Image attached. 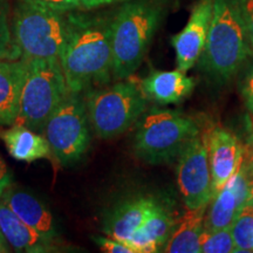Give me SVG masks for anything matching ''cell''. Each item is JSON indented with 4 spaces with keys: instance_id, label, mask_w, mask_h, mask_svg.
<instances>
[{
    "instance_id": "7",
    "label": "cell",
    "mask_w": 253,
    "mask_h": 253,
    "mask_svg": "<svg viewBox=\"0 0 253 253\" xmlns=\"http://www.w3.org/2000/svg\"><path fill=\"white\" fill-rule=\"evenodd\" d=\"M86 109L95 135L110 140L128 130L147 108V97L140 87L121 81L106 89L88 90Z\"/></svg>"
},
{
    "instance_id": "1",
    "label": "cell",
    "mask_w": 253,
    "mask_h": 253,
    "mask_svg": "<svg viewBox=\"0 0 253 253\" xmlns=\"http://www.w3.org/2000/svg\"><path fill=\"white\" fill-rule=\"evenodd\" d=\"M59 61L72 93L107 84L113 74L110 23L71 13V30Z\"/></svg>"
},
{
    "instance_id": "6",
    "label": "cell",
    "mask_w": 253,
    "mask_h": 253,
    "mask_svg": "<svg viewBox=\"0 0 253 253\" xmlns=\"http://www.w3.org/2000/svg\"><path fill=\"white\" fill-rule=\"evenodd\" d=\"M26 60L27 73L15 123L40 132L50 114L71 90L59 60Z\"/></svg>"
},
{
    "instance_id": "21",
    "label": "cell",
    "mask_w": 253,
    "mask_h": 253,
    "mask_svg": "<svg viewBox=\"0 0 253 253\" xmlns=\"http://www.w3.org/2000/svg\"><path fill=\"white\" fill-rule=\"evenodd\" d=\"M235 252H253V205L246 204L231 225Z\"/></svg>"
},
{
    "instance_id": "20",
    "label": "cell",
    "mask_w": 253,
    "mask_h": 253,
    "mask_svg": "<svg viewBox=\"0 0 253 253\" xmlns=\"http://www.w3.org/2000/svg\"><path fill=\"white\" fill-rule=\"evenodd\" d=\"M207 207L189 209L188 212L177 220L171 236L162 252L167 253H201V236L204 231Z\"/></svg>"
},
{
    "instance_id": "8",
    "label": "cell",
    "mask_w": 253,
    "mask_h": 253,
    "mask_svg": "<svg viewBox=\"0 0 253 253\" xmlns=\"http://www.w3.org/2000/svg\"><path fill=\"white\" fill-rule=\"evenodd\" d=\"M89 126L86 101L81 94L71 91L42 128L52 155L62 166L75 164L87 153L90 144Z\"/></svg>"
},
{
    "instance_id": "22",
    "label": "cell",
    "mask_w": 253,
    "mask_h": 253,
    "mask_svg": "<svg viewBox=\"0 0 253 253\" xmlns=\"http://www.w3.org/2000/svg\"><path fill=\"white\" fill-rule=\"evenodd\" d=\"M21 54L15 45L8 23V5L0 0V61L20 59Z\"/></svg>"
},
{
    "instance_id": "11",
    "label": "cell",
    "mask_w": 253,
    "mask_h": 253,
    "mask_svg": "<svg viewBox=\"0 0 253 253\" xmlns=\"http://www.w3.org/2000/svg\"><path fill=\"white\" fill-rule=\"evenodd\" d=\"M212 6L213 0H199L184 28L171 38L179 71L188 72L201 59L212 17Z\"/></svg>"
},
{
    "instance_id": "13",
    "label": "cell",
    "mask_w": 253,
    "mask_h": 253,
    "mask_svg": "<svg viewBox=\"0 0 253 253\" xmlns=\"http://www.w3.org/2000/svg\"><path fill=\"white\" fill-rule=\"evenodd\" d=\"M166 208L160 199L151 196H136L113 209L104 219L102 231L108 237L128 243L129 238L153 214Z\"/></svg>"
},
{
    "instance_id": "15",
    "label": "cell",
    "mask_w": 253,
    "mask_h": 253,
    "mask_svg": "<svg viewBox=\"0 0 253 253\" xmlns=\"http://www.w3.org/2000/svg\"><path fill=\"white\" fill-rule=\"evenodd\" d=\"M194 88V79L179 69L153 72L142 81L141 86L147 100L158 104L181 102L192 93Z\"/></svg>"
},
{
    "instance_id": "29",
    "label": "cell",
    "mask_w": 253,
    "mask_h": 253,
    "mask_svg": "<svg viewBox=\"0 0 253 253\" xmlns=\"http://www.w3.org/2000/svg\"><path fill=\"white\" fill-rule=\"evenodd\" d=\"M12 183V176L9 173V170L6 163L4 162L1 156H0V197L4 194L6 189L11 185Z\"/></svg>"
},
{
    "instance_id": "3",
    "label": "cell",
    "mask_w": 253,
    "mask_h": 253,
    "mask_svg": "<svg viewBox=\"0 0 253 253\" xmlns=\"http://www.w3.org/2000/svg\"><path fill=\"white\" fill-rule=\"evenodd\" d=\"M161 8L150 0H129L110 21L113 75L129 78L143 61L160 24Z\"/></svg>"
},
{
    "instance_id": "31",
    "label": "cell",
    "mask_w": 253,
    "mask_h": 253,
    "mask_svg": "<svg viewBox=\"0 0 253 253\" xmlns=\"http://www.w3.org/2000/svg\"><path fill=\"white\" fill-rule=\"evenodd\" d=\"M248 204L253 205V176H250V190H249Z\"/></svg>"
},
{
    "instance_id": "14",
    "label": "cell",
    "mask_w": 253,
    "mask_h": 253,
    "mask_svg": "<svg viewBox=\"0 0 253 253\" xmlns=\"http://www.w3.org/2000/svg\"><path fill=\"white\" fill-rule=\"evenodd\" d=\"M0 199L41 237L49 242H55L59 232L54 218L48 208L39 198L31 192H27L26 190L12 188L9 185Z\"/></svg>"
},
{
    "instance_id": "16",
    "label": "cell",
    "mask_w": 253,
    "mask_h": 253,
    "mask_svg": "<svg viewBox=\"0 0 253 253\" xmlns=\"http://www.w3.org/2000/svg\"><path fill=\"white\" fill-rule=\"evenodd\" d=\"M26 73V59L0 61V126L15 123Z\"/></svg>"
},
{
    "instance_id": "18",
    "label": "cell",
    "mask_w": 253,
    "mask_h": 253,
    "mask_svg": "<svg viewBox=\"0 0 253 253\" xmlns=\"http://www.w3.org/2000/svg\"><path fill=\"white\" fill-rule=\"evenodd\" d=\"M0 138L4 141L8 154L17 161L31 163L52 155L45 136L25 126L14 125L0 132Z\"/></svg>"
},
{
    "instance_id": "32",
    "label": "cell",
    "mask_w": 253,
    "mask_h": 253,
    "mask_svg": "<svg viewBox=\"0 0 253 253\" xmlns=\"http://www.w3.org/2000/svg\"><path fill=\"white\" fill-rule=\"evenodd\" d=\"M7 252H9L8 246H5L4 244L0 243V253H7Z\"/></svg>"
},
{
    "instance_id": "5",
    "label": "cell",
    "mask_w": 253,
    "mask_h": 253,
    "mask_svg": "<svg viewBox=\"0 0 253 253\" xmlns=\"http://www.w3.org/2000/svg\"><path fill=\"white\" fill-rule=\"evenodd\" d=\"M198 134L199 126L194 119L176 110L153 109L138 123L134 151L138 158L154 166L170 163Z\"/></svg>"
},
{
    "instance_id": "24",
    "label": "cell",
    "mask_w": 253,
    "mask_h": 253,
    "mask_svg": "<svg viewBox=\"0 0 253 253\" xmlns=\"http://www.w3.org/2000/svg\"><path fill=\"white\" fill-rule=\"evenodd\" d=\"M94 243L103 252L108 253H138L137 249L131 246L128 243L122 242V240L112 238V237H102V236H93L91 237Z\"/></svg>"
},
{
    "instance_id": "27",
    "label": "cell",
    "mask_w": 253,
    "mask_h": 253,
    "mask_svg": "<svg viewBox=\"0 0 253 253\" xmlns=\"http://www.w3.org/2000/svg\"><path fill=\"white\" fill-rule=\"evenodd\" d=\"M243 97H244L245 104L250 112L253 114V63L246 71L244 78H243L242 84H240Z\"/></svg>"
},
{
    "instance_id": "33",
    "label": "cell",
    "mask_w": 253,
    "mask_h": 253,
    "mask_svg": "<svg viewBox=\"0 0 253 253\" xmlns=\"http://www.w3.org/2000/svg\"><path fill=\"white\" fill-rule=\"evenodd\" d=\"M0 243H1V244H4L5 246H8V248H9V245L7 244V242H6V239L4 238V236H2L1 230H0Z\"/></svg>"
},
{
    "instance_id": "9",
    "label": "cell",
    "mask_w": 253,
    "mask_h": 253,
    "mask_svg": "<svg viewBox=\"0 0 253 253\" xmlns=\"http://www.w3.org/2000/svg\"><path fill=\"white\" fill-rule=\"evenodd\" d=\"M177 183L188 209L207 207L212 199L211 171L207 135H197L184 145L178 155Z\"/></svg>"
},
{
    "instance_id": "28",
    "label": "cell",
    "mask_w": 253,
    "mask_h": 253,
    "mask_svg": "<svg viewBox=\"0 0 253 253\" xmlns=\"http://www.w3.org/2000/svg\"><path fill=\"white\" fill-rule=\"evenodd\" d=\"M129 0H79L80 4V9L89 11V9H95L99 7H103L107 5H113L116 2H126Z\"/></svg>"
},
{
    "instance_id": "26",
    "label": "cell",
    "mask_w": 253,
    "mask_h": 253,
    "mask_svg": "<svg viewBox=\"0 0 253 253\" xmlns=\"http://www.w3.org/2000/svg\"><path fill=\"white\" fill-rule=\"evenodd\" d=\"M253 52V0H236Z\"/></svg>"
},
{
    "instance_id": "19",
    "label": "cell",
    "mask_w": 253,
    "mask_h": 253,
    "mask_svg": "<svg viewBox=\"0 0 253 253\" xmlns=\"http://www.w3.org/2000/svg\"><path fill=\"white\" fill-rule=\"evenodd\" d=\"M177 220L167 207L151 216L138 227L128 240V244L137 249L138 253L162 251L175 229Z\"/></svg>"
},
{
    "instance_id": "25",
    "label": "cell",
    "mask_w": 253,
    "mask_h": 253,
    "mask_svg": "<svg viewBox=\"0 0 253 253\" xmlns=\"http://www.w3.org/2000/svg\"><path fill=\"white\" fill-rule=\"evenodd\" d=\"M23 1L53 9V11L62 12V13H68V12H73L75 9H80L79 0H23Z\"/></svg>"
},
{
    "instance_id": "30",
    "label": "cell",
    "mask_w": 253,
    "mask_h": 253,
    "mask_svg": "<svg viewBox=\"0 0 253 253\" xmlns=\"http://www.w3.org/2000/svg\"><path fill=\"white\" fill-rule=\"evenodd\" d=\"M243 161H244L246 168H248V171L250 173V176H253V147L251 151H250L246 158L243 157Z\"/></svg>"
},
{
    "instance_id": "17",
    "label": "cell",
    "mask_w": 253,
    "mask_h": 253,
    "mask_svg": "<svg viewBox=\"0 0 253 253\" xmlns=\"http://www.w3.org/2000/svg\"><path fill=\"white\" fill-rule=\"evenodd\" d=\"M0 230L9 248L17 252L45 253L54 251L55 245L24 223L0 199Z\"/></svg>"
},
{
    "instance_id": "10",
    "label": "cell",
    "mask_w": 253,
    "mask_h": 253,
    "mask_svg": "<svg viewBox=\"0 0 253 253\" xmlns=\"http://www.w3.org/2000/svg\"><path fill=\"white\" fill-rule=\"evenodd\" d=\"M250 190V173L244 161L226 184L212 198V205L204 218V231H213L231 227L238 214L248 204Z\"/></svg>"
},
{
    "instance_id": "2",
    "label": "cell",
    "mask_w": 253,
    "mask_h": 253,
    "mask_svg": "<svg viewBox=\"0 0 253 253\" xmlns=\"http://www.w3.org/2000/svg\"><path fill=\"white\" fill-rule=\"evenodd\" d=\"M252 54L236 0H213L201 66L216 82L232 79Z\"/></svg>"
},
{
    "instance_id": "4",
    "label": "cell",
    "mask_w": 253,
    "mask_h": 253,
    "mask_svg": "<svg viewBox=\"0 0 253 253\" xmlns=\"http://www.w3.org/2000/svg\"><path fill=\"white\" fill-rule=\"evenodd\" d=\"M71 30V12L21 1L13 18V39L21 58L60 60Z\"/></svg>"
},
{
    "instance_id": "12",
    "label": "cell",
    "mask_w": 253,
    "mask_h": 253,
    "mask_svg": "<svg viewBox=\"0 0 253 253\" xmlns=\"http://www.w3.org/2000/svg\"><path fill=\"white\" fill-rule=\"evenodd\" d=\"M207 144L213 198L238 170L244 157V149L236 136L219 126L208 132Z\"/></svg>"
},
{
    "instance_id": "23",
    "label": "cell",
    "mask_w": 253,
    "mask_h": 253,
    "mask_svg": "<svg viewBox=\"0 0 253 253\" xmlns=\"http://www.w3.org/2000/svg\"><path fill=\"white\" fill-rule=\"evenodd\" d=\"M201 252L203 253H231L235 252L231 227L207 232L203 231L201 236Z\"/></svg>"
}]
</instances>
